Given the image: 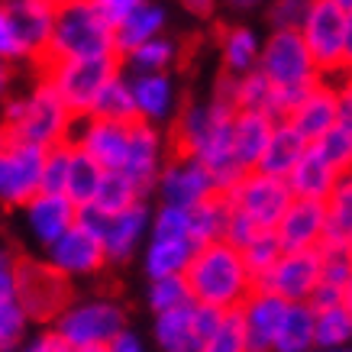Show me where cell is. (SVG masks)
<instances>
[{
    "instance_id": "cell-1",
    "label": "cell",
    "mask_w": 352,
    "mask_h": 352,
    "mask_svg": "<svg viewBox=\"0 0 352 352\" xmlns=\"http://www.w3.org/2000/svg\"><path fill=\"white\" fill-rule=\"evenodd\" d=\"M184 281H188L194 304L223 310V314L236 310L256 288L239 249L223 243V239L194 249L191 262L184 268Z\"/></svg>"
},
{
    "instance_id": "cell-2",
    "label": "cell",
    "mask_w": 352,
    "mask_h": 352,
    "mask_svg": "<svg viewBox=\"0 0 352 352\" xmlns=\"http://www.w3.org/2000/svg\"><path fill=\"white\" fill-rule=\"evenodd\" d=\"M0 129L10 136L39 146V149H55L72 139L75 117L62 104V97L55 94L45 78H36V85L20 97H10L3 104Z\"/></svg>"
},
{
    "instance_id": "cell-3",
    "label": "cell",
    "mask_w": 352,
    "mask_h": 352,
    "mask_svg": "<svg viewBox=\"0 0 352 352\" xmlns=\"http://www.w3.org/2000/svg\"><path fill=\"white\" fill-rule=\"evenodd\" d=\"M129 327V310L117 294H72L62 314L49 323V330L68 346L78 349H104L120 330Z\"/></svg>"
},
{
    "instance_id": "cell-4",
    "label": "cell",
    "mask_w": 352,
    "mask_h": 352,
    "mask_svg": "<svg viewBox=\"0 0 352 352\" xmlns=\"http://www.w3.org/2000/svg\"><path fill=\"white\" fill-rule=\"evenodd\" d=\"M300 39L317 65L323 81H340L352 65V10L333 0H314L307 20L300 23Z\"/></svg>"
},
{
    "instance_id": "cell-5",
    "label": "cell",
    "mask_w": 352,
    "mask_h": 352,
    "mask_svg": "<svg viewBox=\"0 0 352 352\" xmlns=\"http://www.w3.org/2000/svg\"><path fill=\"white\" fill-rule=\"evenodd\" d=\"M100 55H117V49H113V26L94 10V3L91 0H75L68 7H58L52 20L49 52H45L43 62L100 58Z\"/></svg>"
},
{
    "instance_id": "cell-6",
    "label": "cell",
    "mask_w": 352,
    "mask_h": 352,
    "mask_svg": "<svg viewBox=\"0 0 352 352\" xmlns=\"http://www.w3.org/2000/svg\"><path fill=\"white\" fill-rule=\"evenodd\" d=\"M123 72L117 55H100V58H62V62H43L39 78L49 81L55 94L62 97V104L72 110V117L81 120L91 113L94 97L110 78Z\"/></svg>"
},
{
    "instance_id": "cell-7",
    "label": "cell",
    "mask_w": 352,
    "mask_h": 352,
    "mask_svg": "<svg viewBox=\"0 0 352 352\" xmlns=\"http://www.w3.org/2000/svg\"><path fill=\"white\" fill-rule=\"evenodd\" d=\"M152 207L149 201H139L120 214H100L94 207H78V223L87 226L100 239L107 265H126L139 256V249L149 239Z\"/></svg>"
},
{
    "instance_id": "cell-8",
    "label": "cell",
    "mask_w": 352,
    "mask_h": 352,
    "mask_svg": "<svg viewBox=\"0 0 352 352\" xmlns=\"http://www.w3.org/2000/svg\"><path fill=\"white\" fill-rule=\"evenodd\" d=\"M75 285L65 281L45 258H20L16 265V291L13 300L23 307L30 323H49L62 314V307L72 300Z\"/></svg>"
},
{
    "instance_id": "cell-9",
    "label": "cell",
    "mask_w": 352,
    "mask_h": 352,
    "mask_svg": "<svg viewBox=\"0 0 352 352\" xmlns=\"http://www.w3.org/2000/svg\"><path fill=\"white\" fill-rule=\"evenodd\" d=\"M258 72L272 87H310L320 81V72L310 58L298 30H272L258 49Z\"/></svg>"
},
{
    "instance_id": "cell-10",
    "label": "cell",
    "mask_w": 352,
    "mask_h": 352,
    "mask_svg": "<svg viewBox=\"0 0 352 352\" xmlns=\"http://www.w3.org/2000/svg\"><path fill=\"white\" fill-rule=\"evenodd\" d=\"M45 149L0 129V207L20 210L23 204L39 194L43 184Z\"/></svg>"
},
{
    "instance_id": "cell-11",
    "label": "cell",
    "mask_w": 352,
    "mask_h": 352,
    "mask_svg": "<svg viewBox=\"0 0 352 352\" xmlns=\"http://www.w3.org/2000/svg\"><path fill=\"white\" fill-rule=\"evenodd\" d=\"M236 214L252 220L258 230H275L278 217L291 204V191L281 178L262 175V171H245L243 178L223 194Z\"/></svg>"
},
{
    "instance_id": "cell-12",
    "label": "cell",
    "mask_w": 352,
    "mask_h": 352,
    "mask_svg": "<svg viewBox=\"0 0 352 352\" xmlns=\"http://www.w3.org/2000/svg\"><path fill=\"white\" fill-rule=\"evenodd\" d=\"M43 252H45L43 256L45 262H49L65 281H72V285L91 281V278H97L104 268H107V256H104L100 239H97L87 226L78 223V220H75V226H68V230H65L49 249H43Z\"/></svg>"
},
{
    "instance_id": "cell-13",
    "label": "cell",
    "mask_w": 352,
    "mask_h": 352,
    "mask_svg": "<svg viewBox=\"0 0 352 352\" xmlns=\"http://www.w3.org/2000/svg\"><path fill=\"white\" fill-rule=\"evenodd\" d=\"M152 194H155L159 204H165V207L191 210V207H197L201 201L214 197L217 184H214V178H210V171L204 168L197 159L168 152V159H165L159 178H155Z\"/></svg>"
},
{
    "instance_id": "cell-14",
    "label": "cell",
    "mask_w": 352,
    "mask_h": 352,
    "mask_svg": "<svg viewBox=\"0 0 352 352\" xmlns=\"http://www.w3.org/2000/svg\"><path fill=\"white\" fill-rule=\"evenodd\" d=\"M223 310L188 304V307L155 314L152 320V342L159 352H201V340L217 327Z\"/></svg>"
},
{
    "instance_id": "cell-15",
    "label": "cell",
    "mask_w": 352,
    "mask_h": 352,
    "mask_svg": "<svg viewBox=\"0 0 352 352\" xmlns=\"http://www.w3.org/2000/svg\"><path fill=\"white\" fill-rule=\"evenodd\" d=\"M317 285H320V249L281 252L275 265L256 281V288L272 291L288 304H307Z\"/></svg>"
},
{
    "instance_id": "cell-16",
    "label": "cell",
    "mask_w": 352,
    "mask_h": 352,
    "mask_svg": "<svg viewBox=\"0 0 352 352\" xmlns=\"http://www.w3.org/2000/svg\"><path fill=\"white\" fill-rule=\"evenodd\" d=\"M165 159H168V139L162 136V129L152 126V123H142V120L129 123L126 159H123V168L120 171L142 191V197L152 194Z\"/></svg>"
},
{
    "instance_id": "cell-17",
    "label": "cell",
    "mask_w": 352,
    "mask_h": 352,
    "mask_svg": "<svg viewBox=\"0 0 352 352\" xmlns=\"http://www.w3.org/2000/svg\"><path fill=\"white\" fill-rule=\"evenodd\" d=\"M75 149H81L87 159H94L104 171H120L126 159V142H129V123H113V120L100 117H81L75 120L72 139Z\"/></svg>"
},
{
    "instance_id": "cell-18",
    "label": "cell",
    "mask_w": 352,
    "mask_h": 352,
    "mask_svg": "<svg viewBox=\"0 0 352 352\" xmlns=\"http://www.w3.org/2000/svg\"><path fill=\"white\" fill-rule=\"evenodd\" d=\"M7 10V20L13 26V36L20 43L23 62L39 68V62L49 52V39H52V20L55 10L43 0H16V3H0Z\"/></svg>"
},
{
    "instance_id": "cell-19",
    "label": "cell",
    "mask_w": 352,
    "mask_h": 352,
    "mask_svg": "<svg viewBox=\"0 0 352 352\" xmlns=\"http://www.w3.org/2000/svg\"><path fill=\"white\" fill-rule=\"evenodd\" d=\"M20 214H23V230L30 236V243H36L39 249H49L68 226H75L78 207L65 194L39 191L36 197H30L23 204Z\"/></svg>"
},
{
    "instance_id": "cell-20",
    "label": "cell",
    "mask_w": 352,
    "mask_h": 352,
    "mask_svg": "<svg viewBox=\"0 0 352 352\" xmlns=\"http://www.w3.org/2000/svg\"><path fill=\"white\" fill-rule=\"evenodd\" d=\"M323 226H327V210L323 201H300L291 197L285 214L275 223V239L281 252H304V249H320L323 243Z\"/></svg>"
},
{
    "instance_id": "cell-21",
    "label": "cell",
    "mask_w": 352,
    "mask_h": 352,
    "mask_svg": "<svg viewBox=\"0 0 352 352\" xmlns=\"http://www.w3.org/2000/svg\"><path fill=\"white\" fill-rule=\"evenodd\" d=\"M288 307V300H281L278 294L265 288H252V294L236 307L239 323H243L245 349L249 352H272V340L281 323V314Z\"/></svg>"
},
{
    "instance_id": "cell-22",
    "label": "cell",
    "mask_w": 352,
    "mask_h": 352,
    "mask_svg": "<svg viewBox=\"0 0 352 352\" xmlns=\"http://www.w3.org/2000/svg\"><path fill=\"white\" fill-rule=\"evenodd\" d=\"M340 94H342V81H323L320 78V81L307 91V97L291 110L288 123L298 129L307 142H317V139L336 123V117H340Z\"/></svg>"
},
{
    "instance_id": "cell-23",
    "label": "cell",
    "mask_w": 352,
    "mask_h": 352,
    "mask_svg": "<svg viewBox=\"0 0 352 352\" xmlns=\"http://www.w3.org/2000/svg\"><path fill=\"white\" fill-rule=\"evenodd\" d=\"M133 104H136V120L162 126L171 123L178 113V91L171 75H126Z\"/></svg>"
},
{
    "instance_id": "cell-24",
    "label": "cell",
    "mask_w": 352,
    "mask_h": 352,
    "mask_svg": "<svg viewBox=\"0 0 352 352\" xmlns=\"http://www.w3.org/2000/svg\"><path fill=\"white\" fill-rule=\"evenodd\" d=\"M342 178L346 175H340V171L333 168L330 162L317 152V146L310 142L307 149H304V155L298 159V165L285 178V184H288L291 197H300V201H327Z\"/></svg>"
},
{
    "instance_id": "cell-25",
    "label": "cell",
    "mask_w": 352,
    "mask_h": 352,
    "mask_svg": "<svg viewBox=\"0 0 352 352\" xmlns=\"http://www.w3.org/2000/svg\"><path fill=\"white\" fill-rule=\"evenodd\" d=\"M278 120H272L262 110H236L233 123H230V146H233V159L243 171H256L265 142L272 136Z\"/></svg>"
},
{
    "instance_id": "cell-26",
    "label": "cell",
    "mask_w": 352,
    "mask_h": 352,
    "mask_svg": "<svg viewBox=\"0 0 352 352\" xmlns=\"http://www.w3.org/2000/svg\"><path fill=\"white\" fill-rule=\"evenodd\" d=\"M310 142L304 136H300L298 129L291 126L288 120H278L275 129H272V136H268L265 142V152H262V159H258L256 171H262V175H272V178H288L291 168L298 165V159L304 155V149H307Z\"/></svg>"
},
{
    "instance_id": "cell-27",
    "label": "cell",
    "mask_w": 352,
    "mask_h": 352,
    "mask_svg": "<svg viewBox=\"0 0 352 352\" xmlns=\"http://www.w3.org/2000/svg\"><path fill=\"white\" fill-rule=\"evenodd\" d=\"M197 245L191 239H168V236H149L142 252V272L146 278H168V275H184V268L191 262Z\"/></svg>"
},
{
    "instance_id": "cell-28",
    "label": "cell",
    "mask_w": 352,
    "mask_h": 352,
    "mask_svg": "<svg viewBox=\"0 0 352 352\" xmlns=\"http://www.w3.org/2000/svg\"><path fill=\"white\" fill-rule=\"evenodd\" d=\"M162 32H165V10L146 0L142 7H136V10L129 13L126 20H120L117 26H113V49H117V58L129 55L136 45L149 43V39L162 36Z\"/></svg>"
},
{
    "instance_id": "cell-29",
    "label": "cell",
    "mask_w": 352,
    "mask_h": 352,
    "mask_svg": "<svg viewBox=\"0 0 352 352\" xmlns=\"http://www.w3.org/2000/svg\"><path fill=\"white\" fill-rule=\"evenodd\" d=\"M327 226H323V243L333 249H352V178L346 175L333 194L323 201Z\"/></svg>"
},
{
    "instance_id": "cell-30",
    "label": "cell",
    "mask_w": 352,
    "mask_h": 352,
    "mask_svg": "<svg viewBox=\"0 0 352 352\" xmlns=\"http://www.w3.org/2000/svg\"><path fill=\"white\" fill-rule=\"evenodd\" d=\"M258 49L262 39L249 26H226L220 32V58H223L226 75H245L258 65Z\"/></svg>"
},
{
    "instance_id": "cell-31",
    "label": "cell",
    "mask_w": 352,
    "mask_h": 352,
    "mask_svg": "<svg viewBox=\"0 0 352 352\" xmlns=\"http://www.w3.org/2000/svg\"><path fill=\"white\" fill-rule=\"evenodd\" d=\"M314 349V310L310 304H288L272 340V352H310Z\"/></svg>"
},
{
    "instance_id": "cell-32",
    "label": "cell",
    "mask_w": 352,
    "mask_h": 352,
    "mask_svg": "<svg viewBox=\"0 0 352 352\" xmlns=\"http://www.w3.org/2000/svg\"><path fill=\"white\" fill-rule=\"evenodd\" d=\"M100 178H104V168L68 142V175H65V191H62L65 197L75 207H87L94 201L97 188H100Z\"/></svg>"
},
{
    "instance_id": "cell-33",
    "label": "cell",
    "mask_w": 352,
    "mask_h": 352,
    "mask_svg": "<svg viewBox=\"0 0 352 352\" xmlns=\"http://www.w3.org/2000/svg\"><path fill=\"white\" fill-rule=\"evenodd\" d=\"M175 62H178V43L168 39L165 32L120 58V65L129 68V75H168Z\"/></svg>"
},
{
    "instance_id": "cell-34",
    "label": "cell",
    "mask_w": 352,
    "mask_h": 352,
    "mask_svg": "<svg viewBox=\"0 0 352 352\" xmlns=\"http://www.w3.org/2000/svg\"><path fill=\"white\" fill-rule=\"evenodd\" d=\"M226 220H230V204L223 194H214L201 201L197 207L188 210V233H191L194 245H207V243H220L226 233Z\"/></svg>"
},
{
    "instance_id": "cell-35",
    "label": "cell",
    "mask_w": 352,
    "mask_h": 352,
    "mask_svg": "<svg viewBox=\"0 0 352 352\" xmlns=\"http://www.w3.org/2000/svg\"><path fill=\"white\" fill-rule=\"evenodd\" d=\"M349 340H352V304L314 310V349H349Z\"/></svg>"
},
{
    "instance_id": "cell-36",
    "label": "cell",
    "mask_w": 352,
    "mask_h": 352,
    "mask_svg": "<svg viewBox=\"0 0 352 352\" xmlns=\"http://www.w3.org/2000/svg\"><path fill=\"white\" fill-rule=\"evenodd\" d=\"M87 117L113 120V123H136V104H133V91H129L126 72H120L117 78H110L100 87V94L94 97V107Z\"/></svg>"
},
{
    "instance_id": "cell-37",
    "label": "cell",
    "mask_w": 352,
    "mask_h": 352,
    "mask_svg": "<svg viewBox=\"0 0 352 352\" xmlns=\"http://www.w3.org/2000/svg\"><path fill=\"white\" fill-rule=\"evenodd\" d=\"M139 201H149V197H142V191L129 182L123 171H104L100 188H97L94 201L87 207H94L100 214H120V210H126V207H133Z\"/></svg>"
},
{
    "instance_id": "cell-38",
    "label": "cell",
    "mask_w": 352,
    "mask_h": 352,
    "mask_svg": "<svg viewBox=\"0 0 352 352\" xmlns=\"http://www.w3.org/2000/svg\"><path fill=\"white\" fill-rule=\"evenodd\" d=\"M146 304H149L152 317H155V314H168V310L188 307L194 300H191V291H188L184 275H168V278H152L149 281V288H146Z\"/></svg>"
},
{
    "instance_id": "cell-39",
    "label": "cell",
    "mask_w": 352,
    "mask_h": 352,
    "mask_svg": "<svg viewBox=\"0 0 352 352\" xmlns=\"http://www.w3.org/2000/svg\"><path fill=\"white\" fill-rule=\"evenodd\" d=\"M239 256H243L245 268H249V275H252V281H258V278L265 275L268 268L278 262V256H281V245H278L275 233L272 230H258L249 243L239 249Z\"/></svg>"
},
{
    "instance_id": "cell-40",
    "label": "cell",
    "mask_w": 352,
    "mask_h": 352,
    "mask_svg": "<svg viewBox=\"0 0 352 352\" xmlns=\"http://www.w3.org/2000/svg\"><path fill=\"white\" fill-rule=\"evenodd\" d=\"M201 352H249L245 349L243 323L236 310H226L223 317L217 320V327L201 340Z\"/></svg>"
},
{
    "instance_id": "cell-41",
    "label": "cell",
    "mask_w": 352,
    "mask_h": 352,
    "mask_svg": "<svg viewBox=\"0 0 352 352\" xmlns=\"http://www.w3.org/2000/svg\"><path fill=\"white\" fill-rule=\"evenodd\" d=\"M30 317L16 300H0V352H16L30 336Z\"/></svg>"
},
{
    "instance_id": "cell-42",
    "label": "cell",
    "mask_w": 352,
    "mask_h": 352,
    "mask_svg": "<svg viewBox=\"0 0 352 352\" xmlns=\"http://www.w3.org/2000/svg\"><path fill=\"white\" fill-rule=\"evenodd\" d=\"M268 100H272V85L258 68L239 75V81H236V110H262V113H268Z\"/></svg>"
},
{
    "instance_id": "cell-43",
    "label": "cell",
    "mask_w": 352,
    "mask_h": 352,
    "mask_svg": "<svg viewBox=\"0 0 352 352\" xmlns=\"http://www.w3.org/2000/svg\"><path fill=\"white\" fill-rule=\"evenodd\" d=\"M65 175H68V142H65V146H55V149H45L43 184H39V191L62 194L65 191Z\"/></svg>"
},
{
    "instance_id": "cell-44",
    "label": "cell",
    "mask_w": 352,
    "mask_h": 352,
    "mask_svg": "<svg viewBox=\"0 0 352 352\" xmlns=\"http://www.w3.org/2000/svg\"><path fill=\"white\" fill-rule=\"evenodd\" d=\"M310 3L314 0H272V7H268L272 30H300V23L310 13Z\"/></svg>"
},
{
    "instance_id": "cell-45",
    "label": "cell",
    "mask_w": 352,
    "mask_h": 352,
    "mask_svg": "<svg viewBox=\"0 0 352 352\" xmlns=\"http://www.w3.org/2000/svg\"><path fill=\"white\" fill-rule=\"evenodd\" d=\"M314 310H323V307H340V304H352V288H336V285H317L314 294L307 300Z\"/></svg>"
},
{
    "instance_id": "cell-46",
    "label": "cell",
    "mask_w": 352,
    "mask_h": 352,
    "mask_svg": "<svg viewBox=\"0 0 352 352\" xmlns=\"http://www.w3.org/2000/svg\"><path fill=\"white\" fill-rule=\"evenodd\" d=\"M16 265H20V256L0 245V300H10L16 291Z\"/></svg>"
},
{
    "instance_id": "cell-47",
    "label": "cell",
    "mask_w": 352,
    "mask_h": 352,
    "mask_svg": "<svg viewBox=\"0 0 352 352\" xmlns=\"http://www.w3.org/2000/svg\"><path fill=\"white\" fill-rule=\"evenodd\" d=\"M91 3H94V10L100 13V16H104L110 26H117V23L126 20V16L136 10V7H142L146 0H91Z\"/></svg>"
},
{
    "instance_id": "cell-48",
    "label": "cell",
    "mask_w": 352,
    "mask_h": 352,
    "mask_svg": "<svg viewBox=\"0 0 352 352\" xmlns=\"http://www.w3.org/2000/svg\"><path fill=\"white\" fill-rule=\"evenodd\" d=\"M0 62H10V65H20L23 62V52H20V43L13 36V26L7 20V10L0 7Z\"/></svg>"
},
{
    "instance_id": "cell-49",
    "label": "cell",
    "mask_w": 352,
    "mask_h": 352,
    "mask_svg": "<svg viewBox=\"0 0 352 352\" xmlns=\"http://www.w3.org/2000/svg\"><path fill=\"white\" fill-rule=\"evenodd\" d=\"M16 352H72V349H68V346L45 327V330H39V333H30Z\"/></svg>"
},
{
    "instance_id": "cell-50",
    "label": "cell",
    "mask_w": 352,
    "mask_h": 352,
    "mask_svg": "<svg viewBox=\"0 0 352 352\" xmlns=\"http://www.w3.org/2000/svg\"><path fill=\"white\" fill-rule=\"evenodd\" d=\"M104 352H149V346H146V340L139 336L136 330H120L113 340L104 346Z\"/></svg>"
},
{
    "instance_id": "cell-51",
    "label": "cell",
    "mask_w": 352,
    "mask_h": 352,
    "mask_svg": "<svg viewBox=\"0 0 352 352\" xmlns=\"http://www.w3.org/2000/svg\"><path fill=\"white\" fill-rule=\"evenodd\" d=\"M13 81H16V65L10 62H0V104L10 97L13 91Z\"/></svg>"
},
{
    "instance_id": "cell-52",
    "label": "cell",
    "mask_w": 352,
    "mask_h": 352,
    "mask_svg": "<svg viewBox=\"0 0 352 352\" xmlns=\"http://www.w3.org/2000/svg\"><path fill=\"white\" fill-rule=\"evenodd\" d=\"M184 10H191L194 16H214L217 0H182Z\"/></svg>"
},
{
    "instance_id": "cell-53",
    "label": "cell",
    "mask_w": 352,
    "mask_h": 352,
    "mask_svg": "<svg viewBox=\"0 0 352 352\" xmlns=\"http://www.w3.org/2000/svg\"><path fill=\"white\" fill-rule=\"evenodd\" d=\"M230 10H256V7H262L265 0H223Z\"/></svg>"
},
{
    "instance_id": "cell-54",
    "label": "cell",
    "mask_w": 352,
    "mask_h": 352,
    "mask_svg": "<svg viewBox=\"0 0 352 352\" xmlns=\"http://www.w3.org/2000/svg\"><path fill=\"white\" fill-rule=\"evenodd\" d=\"M43 3H49L52 10H58V7H68V3H75V0H43Z\"/></svg>"
},
{
    "instance_id": "cell-55",
    "label": "cell",
    "mask_w": 352,
    "mask_h": 352,
    "mask_svg": "<svg viewBox=\"0 0 352 352\" xmlns=\"http://www.w3.org/2000/svg\"><path fill=\"white\" fill-rule=\"evenodd\" d=\"M333 3H340V7H346V10H352V0H333Z\"/></svg>"
},
{
    "instance_id": "cell-56",
    "label": "cell",
    "mask_w": 352,
    "mask_h": 352,
    "mask_svg": "<svg viewBox=\"0 0 352 352\" xmlns=\"http://www.w3.org/2000/svg\"><path fill=\"white\" fill-rule=\"evenodd\" d=\"M317 352H349V349H317Z\"/></svg>"
},
{
    "instance_id": "cell-57",
    "label": "cell",
    "mask_w": 352,
    "mask_h": 352,
    "mask_svg": "<svg viewBox=\"0 0 352 352\" xmlns=\"http://www.w3.org/2000/svg\"><path fill=\"white\" fill-rule=\"evenodd\" d=\"M78 352H104V349H78Z\"/></svg>"
},
{
    "instance_id": "cell-58",
    "label": "cell",
    "mask_w": 352,
    "mask_h": 352,
    "mask_svg": "<svg viewBox=\"0 0 352 352\" xmlns=\"http://www.w3.org/2000/svg\"><path fill=\"white\" fill-rule=\"evenodd\" d=\"M0 3H16V0H0Z\"/></svg>"
}]
</instances>
